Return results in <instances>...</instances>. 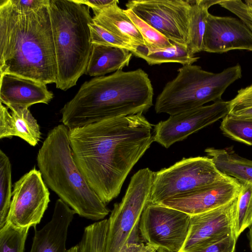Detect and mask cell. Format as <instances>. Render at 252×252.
<instances>
[{"mask_svg": "<svg viewBox=\"0 0 252 252\" xmlns=\"http://www.w3.org/2000/svg\"><path fill=\"white\" fill-rule=\"evenodd\" d=\"M69 138L76 164L106 204L119 195L127 176L154 142L153 127L137 114L70 129Z\"/></svg>", "mask_w": 252, "mask_h": 252, "instance_id": "cell-1", "label": "cell"}, {"mask_svg": "<svg viewBox=\"0 0 252 252\" xmlns=\"http://www.w3.org/2000/svg\"><path fill=\"white\" fill-rule=\"evenodd\" d=\"M48 4L22 11L10 0H0V74L56 84L57 63Z\"/></svg>", "mask_w": 252, "mask_h": 252, "instance_id": "cell-2", "label": "cell"}, {"mask_svg": "<svg viewBox=\"0 0 252 252\" xmlns=\"http://www.w3.org/2000/svg\"><path fill=\"white\" fill-rule=\"evenodd\" d=\"M154 90L141 68L118 70L85 82L61 109V122L69 129L105 119L143 114L153 106Z\"/></svg>", "mask_w": 252, "mask_h": 252, "instance_id": "cell-3", "label": "cell"}, {"mask_svg": "<svg viewBox=\"0 0 252 252\" xmlns=\"http://www.w3.org/2000/svg\"><path fill=\"white\" fill-rule=\"evenodd\" d=\"M37 164L46 185L80 217L103 220L110 210L90 187L73 157L69 129L50 130L38 151Z\"/></svg>", "mask_w": 252, "mask_h": 252, "instance_id": "cell-4", "label": "cell"}, {"mask_svg": "<svg viewBox=\"0 0 252 252\" xmlns=\"http://www.w3.org/2000/svg\"><path fill=\"white\" fill-rule=\"evenodd\" d=\"M58 74L56 88L63 91L75 86L85 74L93 44L89 24L90 7L74 0H49Z\"/></svg>", "mask_w": 252, "mask_h": 252, "instance_id": "cell-5", "label": "cell"}, {"mask_svg": "<svg viewBox=\"0 0 252 252\" xmlns=\"http://www.w3.org/2000/svg\"><path fill=\"white\" fill-rule=\"evenodd\" d=\"M242 77L239 64L219 73L202 69L198 65H183L157 97L155 110L170 116L221 100L226 90Z\"/></svg>", "mask_w": 252, "mask_h": 252, "instance_id": "cell-6", "label": "cell"}, {"mask_svg": "<svg viewBox=\"0 0 252 252\" xmlns=\"http://www.w3.org/2000/svg\"><path fill=\"white\" fill-rule=\"evenodd\" d=\"M230 177L220 171L210 158H183L154 172L149 202L159 203Z\"/></svg>", "mask_w": 252, "mask_h": 252, "instance_id": "cell-7", "label": "cell"}, {"mask_svg": "<svg viewBox=\"0 0 252 252\" xmlns=\"http://www.w3.org/2000/svg\"><path fill=\"white\" fill-rule=\"evenodd\" d=\"M154 172L149 168L139 170L131 178L121 201L115 203L108 220L103 252H119L134 229L149 202Z\"/></svg>", "mask_w": 252, "mask_h": 252, "instance_id": "cell-8", "label": "cell"}, {"mask_svg": "<svg viewBox=\"0 0 252 252\" xmlns=\"http://www.w3.org/2000/svg\"><path fill=\"white\" fill-rule=\"evenodd\" d=\"M190 216L159 203L148 202L140 219L143 242L167 252H181L187 240Z\"/></svg>", "mask_w": 252, "mask_h": 252, "instance_id": "cell-9", "label": "cell"}, {"mask_svg": "<svg viewBox=\"0 0 252 252\" xmlns=\"http://www.w3.org/2000/svg\"><path fill=\"white\" fill-rule=\"evenodd\" d=\"M126 6L171 42L187 45L191 0H132Z\"/></svg>", "mask_w": 252, "mask_h": 252, "instance_id": "cell-10", "label": "cell"}, {"mask_svg": "<svg viewBox=\"0 0 252 252\" xmlns=\"http://www.w3.org/2000/svg\"><path fill=\"white\" fill-rule=\"evenodd\" d=\"M49 197L41 173L32 168L13 185L6 222L16 227L35 228L48 208Z\"/></svg>", "mask_w": 252, "mask_h": 252, "instance_id": "cell-11", "label": "cell"}, {"mask_svg": "<svg viewBox=\"0 0 252 252\" xmlns=\"http://www.w3.org/2000/svg\"><path fill=\"white\" fill-rule=\"evenodd\" d=\"M229 101L220 100L211 104L170 116L156 124L153 140L165 148L211 125L228 114Z\"/></svg>", "mask_w": 252, "mask_h": 252, "instance_id": "cell-12", "label": "cell"}, {"mask_svg": "<svg viewBox=\"0 0 252 252\" xmlns=\"http://www.w3.org/2000/svg\"><path fill=\"white\" fill-rule=\"evenodd\" d=\"M241 189V183L230 177L191 192L163 200L159 204L192 216L229 203L238 196Z\"/></svg>", "mask_w": 252, "mask_h": 252, "instance_id": "cell-13", "label": "cell"}, {"mask_svg": "<svg viewBox=\"0 0 252 252\" xmlns=\"http://www.w3.org/2000/svg\"><path fill=\"white\" fill-rule=\"evenodd\" d=\"M234 50L252 52V32L239 19L209 13L203 37V51L223 53Z\"/></svg>", "mask_w": 252, "mask_h": 252, "instance_id": "cell-14", "label": "cell"}, {"mask_svg": "<svg viewBox=\"0 0 252 252\" xmlns=\"http://www.w3.org/2000/svg\"><path fill=\"white\" fill-rule=\"evenodd\" d=\"M237 197L219 208L190 216L189 234L181 252L191 251L213 238L234 232Z\"/></svg>", "mask_w": 252, "mask_h": 252, "instance_id": "cell-15", "label": "cell"}, {"mask_svg": "<svg viewBox=\"0 0 252 252\" xmlns=\"http://www.w3.org/2000/svg\"><path fill=\"white\" fill-rule=\"evenodd\" d=\"M0 78V103L8 108H28L36 103L48 104L53 94L46 85L10 73Z\"/></svg>", "mask_w": 252, "mask_h": 252, "instance_id": "cell-16", "label": "cell"}, {"mask_svg": "<svg viewBox=\"0 0 252 252\" xmlns=\"http://www.w3.org/2000/svg\"><path fill=\"white\" fill-rule=\"evenodd\" d=\"M75 214L64 202L58 199L51 220L40 229H35L29 252H68L66 242Z\"/></svg>", "mask_w": 252, "mask_h": 252, "instance_id": "cell-17", "label": "cell"}, {"mask_svg": "<svg viewBox=\"0 0 252 252\" xmlns=\"http://www.w3.org/2000/svg\"><path fill=\"white\" fill-rule=\"evenodd\" d=\"M13 136L35 146L41 138L39 126L28 108H8L0 103V139Z\"/></svg>", "mask_w": 252, "mask_h": 252, "instance_id": "cell-18", "label": "cell"}, {"mask_svg": "<svg viewBox=\"0 0 252 252\" xmlns=\"http://www.w3.org/2000/svg\"><path fill=\"white\" fill-rule=\"evenodd\" d=\"M116 1L94 16L93 21L109 32L133 46L145 45L135 26Z\"/></svg>", "mask_w": 252, "mask_h": 252, "instance_id": "cell-19", "label": "cell"}, {"mask_svg": "<svg viewBox=\"0 0 252 252\" xmlns=\"http://www.w3.org/2000/svg\"><path fill=\"white\" fill-rule=\"evenodd\" d=\"M132 56V53L125 49L93 44L85 74L96 77L122 70L128 65Z\"/></svg>", "mask_w": 252, "mask_h": 252, "instance_id": "cell-20", "label": "cell"}, {"mask_svg": "<svg viewBox=\"0 0 252 252\" xmlns=\"http://www.w3.org/2000/svg\"><path fill=\"white\" fill-rule=\"evenodd\" d=\"M205 152L221 173L242 184H252V160L240 156L230 148H208Z\"/></svg>", "mask_w": 252, "mask_h": 252, "instance_id": "cell-21", "label": "cell"}, {"mask_svg": "<svg viewBox=\"0 0 252 252\" xmlns=\"http://www.w3.org/2000/svg\"><path fill=\"white\" fill-rule=\"evenodd\" d=\"M173 43V42H172ZM132 55L145 60L149 65L175 63L183 65L192 64L199 57L190 54L185 45L173 43L164 49H149L145 45L133 46Z\"/></svg>", "mask_w": 252, "mask_h": 252, "instance_id": "cell-22", "label": "cell"}, {"mask_svg": "<svg viewBox=\"0 0 252 252\" xmlns=\"http://www.w3.org/2000/svg\"><path fill=\"white\" fill-rule=\"evenodd\" d=\"M218 2V0H191L189 35L186 45L190 54L194 55L195 53L203 51V37L209 14L208 10Z\"/></svg>", "mask_w": 252, "mask_h": 252, "instance_id": "cell-23", "label": "cell"}, {"mask_svg": "<svg viewBox=\"0 0 252 252\" xmlns=\"http://www.w3.org/2000/svg\"><path fill=\"white\" fill-rule=\"evenodd\" d=\"M12 169L9 158L0 150V229L6 224L12 197Z\"/></svg>", "mask_w": 252, "mask_h": 252, "instance_id": "cell-24", "label": "cell"}, {"mask_svg": "<svg viewBox=\"0 0 252 252\" xmlns=\"http://www.w3.org/2000/svg\"><path fill=\"white\" fill-rule=\"evenodd\" d=\"M252 223V184L241 183L237 197L234 222V234L238 239Z\"/></svg>", "mask_w": 252, "mask_h": 252, "instance_id": "cell-25", "label": "cell"}, {"mask_svg": "<svg viewBox=\"0 0 252 252\" xmlns=\"http://www.w3.org/2000/svg\"><path fill=\"white\" fill-rule=\"evenodd\" d=\"M220 129L228 138L252 146V120L238 119L227 115L222 119Z\"/></svg>", "mask_w": 252, "mask_h": 252, "instance_id": "cell-26", "label": "cell"}, {"mask_svg": "<svg viewBox=\"0 0 252 252\" xmlns=\"http://www.w3.org/2000/svg\"><path fill=\"white\" fill-rule=\"evenodd\" d=\"M29 229L6 222L0 229V252H24Z\"/></svg>", "mask_w": 252, "mask_h": 252, "instance_id": "cell-27", "label": "cell"}, {"mask_svg": "<svg viewBox=\"0 0 252 252\" xmlns=\"http://www.w3.org/2000/svg\"><path fill=\"white\" fill-rule=\"evenodd\" d=\"M125 11L140 32L147 48L164 49L172 46V42L154 28L139 18L132 10L126 9Z\"/></svg>", "mask_w": 252, "mask_h": 252, "instance_id": "cell-28", "label": "cell"}, {"mask_svg": "<svg viewBox=\"0 0 252 252\" xmlns=\"http://www.w3.org/2000/svg\"><path fill=\"white\" fill-rule=\"evenodd\" d=\"M229 102L228 115L238 119L252 120V84L238 90L236 96Z\"/></svg>", "mask_w": 252, "mask_h": 252, "instance_id": "cell-29", "label": "cell"}, {"mask_svg": "<svg viewBox=\"0 0 252 252\" xmlns=\"http://www.w3.org/2000/svg\"><path fill=\"white\" fill-rule=\"evenodd\" d=\"M91 33V41L93 44L112 46L128 50H134L133 45L109 32L93 22L89 24Z\"/></svg>", "mask_w": 252, "mask_h": 252, "instance_id": "cell-30", "label": "cell"}, {"mask_svg": "<svg viewBox=\"0 0 252 252\" xmlns=\"http://www.w3.org/2000/svg\"><path fill=\"white\" fill-rule=\"evenodd\" d=\"M237 239L234 232L213 238L194 250L185 252H235Z\"/></svg>", "mask_w": 252, "mask_h": 252, "instance_id": "cell-31", "label": "cell"}, {"mask_svg": "<svg viewBox=\"0 0 252 252\" xmlns=\"http://www.w3.org/2000/svg\"><path fill=\"white\" fill-rule=\"evenodd\" d=\"M218 4L237 16L252 32V8L241 0H219Z\"/></svg>", "mask_w": 252, "mask_h": 252, "instance_id": "cell-32", "label": "cell"}, {"mask_svg": "<svg viewBox=\"0 0 252 252\" xmlns=\"http://www.w3.org/2000/svg\"><path fill=\"white\" fill-rule=\"evenodd\" d=\"M10 1L18 10L22 11L35 10L49 2V0H10Z\"/></svg>", "mask_w": 252, "mask_h": 252, "instance_id": "cell-33", "label": "cell"}, {"mask_svg": "<svg viewBox=\"0 0 252 252\" xmlns=\"http://www.w3.org/2000/svg\"><path fill=\"white\" fill-rule=\"evenodd\" d=\"M76 2L91 8L94 16L99 14L106 7L115 3L117 0H74Z\"/></svg>", "mask_w": 252, "mask_h": 252, "instance_id": "cell-34", "label": "cell"}, {"mask_svg": "<svg viewBox=\"0 0 252 252\" xmlns=\"http://www.w3.org/2000/svg\"><path fill=\"white\" fill-rule=\"evenodd\" d=\"M158 249V247L145 243H126L119 252H157Z\"/></svg>", "mask_w": 252, "mask_h": 252, "instance_id": "cell-35", "label": "cell"}, {"mask_svg": "<svg viewBox=\"0 0 252 252\" xmlns=\"http://www.w3.org/2000/svg\"><path fill=\"white\" fill-rule=\"evenodd\" d=\"M249 228V231L247 234V237L249 240V247L252 252V223Z\"/></svg>", "mask_w": 252, "mask_h": 252, "instance_id": "cell-36", "label": "cell"}, {"mask_svg": "<svg viewBox=\"0 0 252 252\" xmlns=\"http://www.w3.org/2000/svg\"><path fill=\"white\" fill-rule=\"evenodd\" d=\"M68 252H79L78 245H75L69 249H68Z\"/></svg>", "mask_w": 252, "mask_h": 252, "instance_id": "cell-37", "label": "cell"}, {"mask_svg": "<svg viewBox=\"0 0 252 252\" xmlns=\"http://www.w3.org/2000/svg\"><path fill=\"white\" fill-rule=\"evenodd\" d=\"M157 252H167L165 251V250H164L163 249L158 248V250H157Z\"/></svg>", "mask_w": 252, "mask_h": 252, "instance_id": "cell-38", "label": "cell"}]
</instances>
